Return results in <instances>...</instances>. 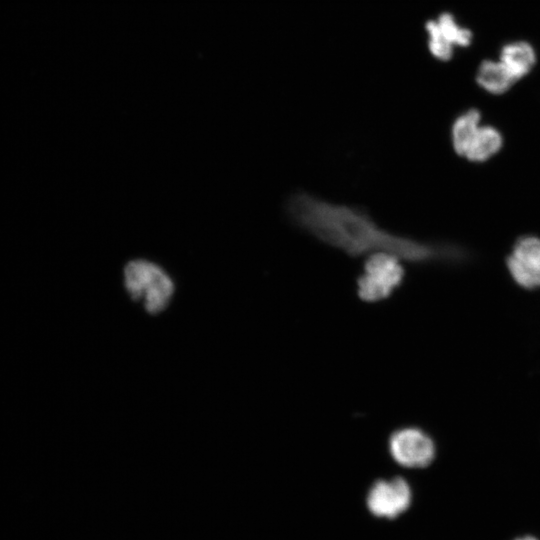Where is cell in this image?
<instances>
[{"instance_id": "obj_1", "label": "cell", "mask_w": 540, "mask_h": 540, "mask_svg": "<svg viewBox=\"0 0 540 540\" xmlns=\"http://www.w3.org/2000/svg\"><path fill=\"white\" fill-rule=\"evenodd\" d=\"M287 210L295 224L350 256L388 253L411 262L454 261L465 256L457 246L393 234L382 229L361 209L329 203L307 193L293 195Z\"/></svg>"}, {"instance_id": "obj_2", "label": "cell", "mask_w": 540, "mask_h": 540, "mask_svg": "<svg viewBox=\"0 0 540 540\" xmlns=\"http://www.w3.org/2000/svg\"><path fill=\"white\" fill-rule=\"evenodd\" d=\"M124 284L130 297L140 301L150 314L165 310L174 293V283L164 269L144 259L126 264Z\"/></svg>"}, {"instance_id": "obj_3", "label": "cell", "mask_w": 540, "mask_h": 540, "mask_svg": "<svg viewBox=\"0 0 540 540\" xmlns=\"http://www.w3.org/2000/svg\"><path fill=\"white\" fill-rule=\"evenodd\" d=\"M413 503V492L406 479L395 476L379 479L369 488L365 506L377 520L395 521L406 514Z\"/></svg>"}, {"instance_id": "obj_4", "label": "cell", "mask_w": 540, "mask_h": 540, "mask_svg": "<svg viewBox=\"0 0 540 540\" xmlns=\"http://www.w3.org/2000/svg\"><path fill=\"white\" fill-rule=\"evenodd\" d=\"M399 260L388 253L369 255L358 279L360 298L374 302L388 297L403 280L404 269Z\"/></svg>"}, {"instance_id": "obj_5", "label": "cell", "mask_w": 540, "mask_h": 540, "mask_svg": "<svg viewBox=\"0 0 540 540\" xmlns=\"http://www.w3.org/2000/svg\"><path fill=\"white\" fill-rule=\"evenodd\" d=\"M428 34V49L439 61H449L456 47H469L473 40L470 29L460 25L449 12L441 13L436 19L425 24Z\"/></svg>"}, {"instance_id": "obj_6", "label": "cell", "mask_w": 540, "mask_h": 540, "mask_svg": "<svg viewBox=\"0 0 540 540\" xmlns=\"http://www.w3.org/2000/svg\"><path fill=\"white\" fill-rule=\"evenodd\" d=\"M389 446L393 459L406 468L426 467L435 456L432 440L418 429L408 428L394 433Z\"/></svg>"}, {"instance_id": "obj_7", "label": "cell", "mask_w": 540, "mask_h": 540, "mask_svg": "<svg viewBox=\"0 0 540 540\" xmlns=\"http://www.w3.org/2000/svg\"><path fill=\"white\" fill-rule=\"evenodd\" d=\"M507 267L518 285L528 289L540 287V238H519L507 258Z\"/></svg>"}, {"instance_id": "obj_8", "label": "cell", "mask_w": 540, "mask_h": 540, "mask_svg": "<svg viewBox=\"0 0 540 540\" xmlns=\"http://www.w3.org/2000/svg\"><path fill=\"white\" fill-rule=\"evenodd\" d=\"M499 61L506 67L515 81L528 75L537 63V54L531 43L514 40L503 44Z\"/></svg>"}, {"instance_id": "obj_9", "label": "cell", "mask_w": 540, "mask_h": 540, "mask_svg": "<svg viewBox=\"0 0 540 540\" xmlns=\"http://www.w3.org/2000/svg\"><path fill=\"white\" fill-rule=\"evenodd\" d=\"M503 137L498 129L492 126H479L470 138L463 156L470 161L484 162L501 149Z\"/></svg>"}, {"instance_id": "obj_10", "label": "cell", "mask_w": 540, "mask_h": 540, "mask_svg": "<svg viewBox=\"0 0 540 540\" xmlns=\"http://www.w3.org/2000/svg\"><path fill=\"white\" fill-rule=\"evenodd\" d=\"M476 82L486 92L501 95L507 92L515 83V79L498 60H483L477 68Z\"/></svg>"}, {"instance_id": "obj_11", "label": "cell", "mask_w": 540, "mask_h": 540, "mask_svg": "<svg viewBox=\"0 0 540 540\" xmlns=\"http://www.w3.org/2000/svg\"><path fill=\"white\" fill-rule=\"evenodd\" d=\"M480 120L481 113L475 108L464 111L454 120L451 128L452 144L460 156H463L470 138L480 126Z\"/></svg>"}, {"instance_id": "obj_12", "label": "cell", "mask_w": 540, "mask_h": 540, "mask_svg": "<svg viewBox=\"0 0 540 540\" xmlns=\"http://www.w3.org/2000/svg\"><path fill=\"white\" fill-rule=\"evenodd\" d=\"M515 540H538L537 538L533 537V536H523V537H519Z\"/></svg>"}]
</instances>
